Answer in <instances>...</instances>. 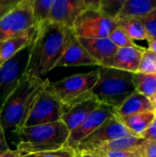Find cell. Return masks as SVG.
Listing matches in <instances>:
<instances>
[{
  "label": "cell",
  "instance_id": "19",
  "mask_svg": "<svg viewBox=\"0 0 156 157\" xmlns=\"http://www.w3.org/2000/svg\"><path fill=\"white\" fill-rule=\"evenodd\" d=\"M154 8H156V0H123L117 17L141 18Z\"/></svg>",
  "mask_w": 156,
  "mask_h": 157
},
{
  "label": "cell",
  "instance_id": "14",
  "mask_svg": "<svg viewBox=\"0 0 156 157\" xmlns=\"http://www.w3.org/2000/svg\"><path fill=\"white\" fill-rule=\"evenodd\" d=\"M80 43L87 53L97 63L98 67H108L118 48L109 38L84 39L78 38Z\"/></svg>",
  "mask_w": 156,
  "mask_h": 157
},
{
  "label": "cell",
  "instance_id": "24",
  "mask_svg": "<svg viewBox=\"0 0 156 157\" xmlns=\"http://www.w3.org/2000/svg\"><path fill=\"white\" fill-rule=\"evenodd\" d=\"M54 0H32V10L36 25L48 21Z\"/></svg>",
  "mask_w": 156,
  "mask_h": 157
},
{
  "label": "cell",
  "instance_id": "30",
  "mask_svg": "<svg viewBox=\"0 0 156 157\" xmlns=\"http://www.w3.org/2000/svg\"><path fill=\"white\" fill-rule=\"evenodd\" d=\"M135 151L140 156H156V142L144 141Z\"/></svg>",
  "mask_w": 156,
  "mask_h": 157
},
{
  "label": "cell",
  "instance_id": "11",
  "mask_svg": "<svg viewBox=\"0 0 156 157\" xmlns=\"http://www.w3.org/2000/svg\"><path fill=\"white\" fill-rule=\"evenodd\" d=\"M100 0H54L48 21L73 29L79 15L87 8L99 7Z\"/></svg>",
  "mask_w": 156,
  "mask_h": 157
},
{
  "label": "cell",
  "instance_id": "10",
  "mask_svg": "<svg viewBox=\"0 0 156 157\" xmlns=\"http://www.w3.org/2000/svg\"><path fill=\"white\" fill-rule=\"evenodd\" d=\"M128 135H132L117 116L105 121L89 136L85 138L77 146L76 153L92 152L101 145Z\"/></svg>",
  "mask_w": 156,
  "mask_h": 157
},
{
  "label": "cell",
  "instance_id": "20",
  "mask_svg": "<svg viewBox=\"0 0 156 157\" xmlns=\"http://www.w3.org/2000/svg\"><path fill=\"white\" fill-rule=\"evenodd\" d=\"M118 118L133 136L140 138L141 135L147 130V128L154 121L155 116L153 110Z\"/></svg>",
  "mask_w": 156,
  "mask_h": 157
},
{
  "label": "cell",
  "instance_id": "13",
  "mask_svg": "<svg viewBox=\"0 0 156 157\" xmlns=\"http://www.w3.org/2000/svg\"><path fill=\"white\" fill-rule=\"evenodd\" d=\"M87 65H97V63L87 53V52L80 43L78 38L73 32V29H71L63 54L56 67L87 66Z\"/></svg>",
  "mask_w": 156,
  "mask_h": 157
},
{
  "label": "cell",
  "instance_id": "31",
  "mask_svg": "<svg viewBox=\"0 0 156 157\" xmlns=\"http://www.w3.org/2000/svg\"><path fill=\"white\" fill-rule=\"evenodd\" d=\"M94 154V153H93ZM99 155L103 157H136L137 154L134 151H108V152H104L100 154H96Z\"/></svg>",
  "mask_w": 156,
  "mask_h": 157
},
{
  "label": "cell",
  "instance_id": "26",
  "mask_svg": "<svg viewBox=\"0 0 156 157\" xmlns=\"http://www.w3.org/2000/svg\"><path fill=\"white\" fill-rule=\"evenodd\" d=\"M109 40L117 46V48H126V47H136L138 46L135 41H133L126 32L117 26L115 29L111 31L108 36Z\"/></svg>",
  "mask_w": 156,
  "mask_h": 157
},
{
  "label": "cell",
  "instance_id": "39",
  "mask_svg": "<svg viewBox=\"0 0 156 157\" xmlns=\"http://www.w3.org/2000/svg\"><path fill=\"white\" fill-rule=\"evenodd\" d=\"M151 102L153 103V105L154 106V108H156V92H155V94H154V96L152 98V99H151Z\"/></svg>",
  "mask_w": 156,
  "mask_h": 157
},
{
  "label": "cell",
  "instance_id": "18",
  "mask_svg": "<svg viewBox=\"0 0 156 157\" xmlns=\"http://www.w3.org/2000/svg\"><path fill=\"white\" fill-rule=\"evenodd\" d=\"M155 108L149 98L134 91L118 109H115L117 117H125L137 113L153 111Z\"/></svg>",
  "mask_w": 156,
  "mask_h": 157
},
{
  "label": "cell",
  "instance_id": "38",
  "mask_svg": "<svg viewBox=\"0 0 156 157\" xmlns=\"http://www.w3.org/2000/svg\"><path fill=\"white\" fill-rule=\"evenodd\" d=\"M16 0H0V6H5V5H9L14 3Z\"/></svg>",
  "mask_w": 156,
  "mask_h": 157
},
{
  "label": "cell",
  "instance_id": "33",
  "mask_svg": "<svg viewBox=\"0 0 156 157\" xmlns=\"http://www.w3.org/2000/svg\"><path fill=\"white\" fill-rule=\"evenodd\" d=\"M8 148V144L6 143V137H5V132L0 124V155H2L3 153H5L6 151H7Z\"/></svg>",
  "mask_w": 156,
  "mask_h": 157
},
{
  "label": "cell",
  "instance_id": "29",
  "mask_svg": "<svg viewBox=\"0 0 156 157\" xmlns=\"http://www.w3.org/2000/svg\"><path fill=\"white\" fill-rule=\"evenodd\" d=\"M75 155H76V152L66 147V148L57 150V151L30 154V155H21L20 157H75Z\"/></svg>",
  "mask_w": 156,
  "mask_h": 157
},
{
  "label": "cell",
  "instance_id": "17",
  "mask_svg": "<svg viewBox=\"0 0 156 157\" xmlns=\"http://www.w3.org/2000/svg\"><path fill=\"white\" fill-rule=\"evenodd\" d=\"M100 106V103L94 98L86 99L68 109L63 114L61 121L67 127L69 132L77 128L83 121Z\"/></svg>",
  "mask_w": 156,
  "mask_h": 157
},
{
  "label": "cell",
  "instance_id": "40",
  "mask_svg": "<svg viewBox=\"0 0 156 157\" xmlns=\"http://www.w3.org/2000/svg\"><path fill=\"white\" fill-rule=\"evenodd\" d=\"M75 157H81V155H80L79 153H76V155H75Z\"/></svg>",
  "mask_w": 156,
  "mask_h": 157
},
{
  "label": "cell",
  "instance_id": "35",
  "mask_svg": "<svg viewBox=\"0 0 156 157\" xmlns=\"http://www.w3.org/2000/svg\"><path fill=\"white\" fill-rule=\"evenodd\" d=\"M147 42H148V48L147 49L156 55V38H151L150 37L147 40Z\"/></svg>",
  "mask_w": 156,
  "mask_h": 157
},
{
  "label": "cell",
  "instance_id": "4",
  "mask_svg": "<svg viewBox=\"0 0 156 157\" xmlns=\"http://www.w3.org/2000/svg\"><path fill=\"white\" fill-rule=\"evenodd\" d=\"M98 80L92 89V97L100 104L118 109L134 91L133 75L129 72L98 67Z\"/></svg>",
  "mask_w": 156,
  "mask_h": 157
},
{
  "label": "cell",
  "instance_id": "1",
  "mask_svg": "<svg viewBox=\"0 0 156 157\" xmlns=\"http://www.w3.org/2000/svg\"><path fill=\"white\" fill-rule=\"evenodd\" d=\"M37 26L38 30L30 45L25 74L42 79L56 67L71 29L50 21Z\"/></svg>",
  "mask_w": 156,
  "mask_h": 157
},
{
  "label": "cell",
  "instance_id": "27",
  "mask_svg": "<svg viewBox=\"0 0 156 157\" xmlns=\"http://www.w3.org/2000/svg\"><path fill=\"white\" fill-rule=\"evenodd\" d=\"M123 0H115V1H108V0H100L98 10L106 15L107 17L116 19L122 6Z\"/></svg>",
  "mask_w": 156,
  "mask_h": 157
},
{
  "label": "cell",
  "instance_id": "12",
  "mask_svg": "<svg viewBox=\"0 0 156 157\" xmlns=\"http://www.w3.org/2000/svg\"><path fill=\"white\" fill-rule=\"evenodd\" d=\"M114 116H116L114 109L100 104V106L96 109L92 113H90L77 128L70 132L66 143V147L76 152L77 146L80 142L89 136L105 121Z\"/></svg>",
  "mask_w": 156,
  "mask_h": 157
},
{
  "label": "cell",
  "instance_id": "42",
  "mask_svg": "<svg viewBox=\"0 0 156 157\" xmlns=\"http://www.w3.org/2000/svg\"><path fill=\"white\" fill-rule=\"evenodd\" d=\"M154 116H155V119H156V108H155V109L154 110Z\"/></svg>",
  "mask_w": 156,
  "mask_h": 157
},
{
  "label": "cell",
  "instance_id": "5",
  "mask_svg": "<svg viewBox=\"0 0 156 157\" xmlns=\"http://www.w3.org/2000/svg\"><path fill=\"white\" fill-rule=\"evenodd\" d=\"M98 80V71L76 74L59 81L46 79L45 89L56 98L65 110L92 97V89Z\"/></svg>",
  "mask_w": 156,
  "mask_h": 157
},
{
  "label": "cell",
  "instance_id": "37",
  "mask_svg": "<svg viewBox=\"0 0 156 157\" xmlns=\"http://www.w3.org/2000/svg\"><path fill=\"white\" fill-rule=\"evenodd\" d=\"M81 155V157H103L99 155H96V154H93V153H79Z\"/></svg>",
  "mask_w": 156,
  "mask_h": 157
},
{
  "label": "cell",
  "instance_id": "9",
  "mask_svg": "<svg viewBox=\"0 0 156 157\" xmlns=\"http://www.w3.org/2000/svg\"><path fill=\"white\" fill-rule=\"evenodd\" d=\"M29 49L25 48L0 66V109L25 74Z\"/></svg>",
  "mask_w": 156,
  "mask_h": 157
},
{
  "label": "cell",
  "instance_id": "7",
  "mask_svg": "<svg viewBox=\"0 0 156 157\" xmlns=\"http://www.w3.org/2000/svg\"><path fill=\"white\" fill-rule=\"evenodd\" d=\"M35 25L32 0H19L0 18V44Z\"/></svg>",
  "mask_w": 156,
  "mask_h": 157
},
{
  "label": "cell",
  "instance_id": "41",
  "mask_svg": "<svg viewBox=\"0 0 156 157\" xmlns=\"http://www.w3.org/2000/svg\"><path fill=\"white\" fill-rule=\"evenodd\" d=\"M135 152H136V151H135ZM136 154H137V153H136ZM136 157H156V156H140V155H139L137 154V156H136Z\"/></svg>",
  "mask_w": 156,
  "mask_h": 157
},
{
  "label": "cell",
  "instance_id": "32",
  "mask_svg": "<svg viewBox=\"0 0 156 157\" xmlns=\"http://www.w3.org/2000/svg\"><path fill=\"white\" fill-rule=\"evenodd\" d=\"M142 139L144 141H152L156 142V119L151 123V125L147 128V130L141 135Z\"/></svg>",
  "mask_w": 156,
  "mask_h": 157
},
{
  "label": "cell",
  "instance_id": "23",
  "mask_svg": "<svg viewBox=\"0 0 156 157\" xmlns=\"http://www.w3.org/2000/svg\"><path fill=\"white\" fill-rule=\"evenodd\" d=\"M135 91L146 97L150 100L156 92V74L147 75L136 73L133 75Z\"/></svg>",
  "mask_w": 156,
  "mask_h": 157
},
{
  "label": "cell",
  "instance_id": "2",
  "mask_svg": "<svg viewBox=\"0 0 156 157\" xmlns=\"http://www.w3.org/2000/svg\"><path fill=\"white\" fill-rule=\"evenodd\" d=\"M46 79L24 74L15 90L6 98L0 109V124L6 132L23 126L27 116Z\"/></svg>",
  "mask_w": 156,
  "mask_h": 157
},
{
  "label": "cell",
  "instance_id": "22",
  "mask_svg": "<svg viewBox=\"0 0 156 157\" xmlns=\"http://www.w3.org/2000/svg\"><path fill=\"white\" fill-rule=\"evenodd\" d=\"M117 26L123 29L126 34L133 40H147L149 36L138 18L133 17H117L115 19Z\"/></svg>",
  "mask_w": 156,
  "mask_h": 157
},
{
  "label": "cell",
  "instance_id": "36",
  "mask_svg": "<svg viewBox=\"0 0 156 157\" xmlns=\"http://www.w3.org/2000/svg\"><path fill=\"white\" fill-rule=\"evenodd\" d=\"M0 157H20V154L17 150H10L8 149L2 155H0Z\"/></svg>",
  "mask_w": 156,
  "mask_h": 157
},
{
  "label": "cell",
  "instance_id": "21",
  "mask_svg": "<svg viewBox=\"0 0 156 157\" xmlns=\"http://www.w3.org/2000/svg\"><path fill=\"white\" fill-rule=\"evenodd\" d=\"M144 142L143 139L133 136L128 135L122 138H119L113 141H110L100 147L97 148L92 152L87 153H94V154H100L108 151H134L136 150Z\"/></svg>",
  "mask_w": 156,
  "mask_h": 157
},
{
  "label": "cell",
  "instance_id": "34",
  "mask_svg": "<svg viewBox=\"0 0 156 157\" xmlns=\"http://www.w3.org/2000/svg\"><path fill=\"white\" fill-rule=\"evenodd\" d=\"M19 0H16L14 3H12V4H9V5H5V6H0V18L4 16V15H6L15 5H17V2H18Z\"/></svg>",
  "mask_w": 156,
  "mask_h": 157
},
{
  "label": "cell",
  "instance_id": "16",
  "mask_svg": "<svg viewBox=\"0 0 156 157\" xmlns=\"http://www.w3.org/2000/svg\"><path fill=\"white\" fill-rule=\"evenodd\" d=\"M144 50L141 46L119 48L108 67L136 74Z\"/></svg>",
  "mask_w": 156,
  "mask_h": 157
},
{
  "label": "cell",
  "instance_id": "15",
  "mask_svg": "<svg viewBox=\"0 0 156 157\" xmlns=\"http://www.w3.org/2000/svg\"><path fill=\"white\" fill-rule=\"evenodd\" d=\"M37 30L38 26L35 25L0 44V66L17 52L30 46L35 39Z\"/></svg>",
  "mask_w": 156,
  "mask_h": 157
},
{
  "label": "cell",
  "instance_id": "6",
  "mask_svg": "<svg viewBox=\"0 0 156 157\" xmlns=\"http://www.w3.org/2000/svg\"><path fill=\"white\" fill-rule=\"evenodd\" d=\"M116 28L115 19L107 17L97 8H87L75 20L73 32L77 38H108Z\"/></svg>",
  "mask_w": 156,
  "mask_h": 157
},
{
  "label": "cell",
  "instance_id": "25",
  "mask_svg": "<svg viewBox=\"0 0 156 157\" xmlns=\"http://www.w3.org/2000/svg\"><path fill=\"white\" fill-rule=\"evenodd\" d=\"M137 73L147 75L156 74V55L150 52L147 48H145L142 54Z\"/></svg>",
  "mask_w": 156,
  "mask_h": 157
},
{
  "label": "cell",
  "instance_id": "3",
  "mask_svg": "<svg viewBox=\"0 0 156 157\" xmlns=\"http://www.w3.org/2000/svg\"><path fill=\"white\" fill-rule=\"evenodd\" d=\"M19 143L17 150L20 156L30 154L57 151L66 148L70 134L69 130L62 121L15 129Z\"/></svg>",
  "mask_w": 156,
  "mask_h": 157
},
{
  "label": "cell",
  "instance_id": "8",
  "mask_svg": "<svg viewBox=\"0 0 156 157\" xmlns=\"http://www.w3.org/2000/svg\"><path fill=\"white\" fill-rule=\"evenodd\" d=\"M65 109L63 105L45 89L44 86L33 103L22 127H30L59 121Z\"/></svg>",
  "mask_w": 156,
  "mask_h": 157
},
{
  "label": "cell",
  "instance_id": "28",
  "mask_svg": "<svg viewBox=\"0 0 156 157\" xmlns=\"http://www.w3.org/2000/svg\"><path fill=\"white\" fill-rule=\"evenodd\" d=\"M138 19L143 25L149 38H156V8L148 15Z\"/></svg>",
  "mask_w": 156,
  "mask_h": 157
}]
</instances>
